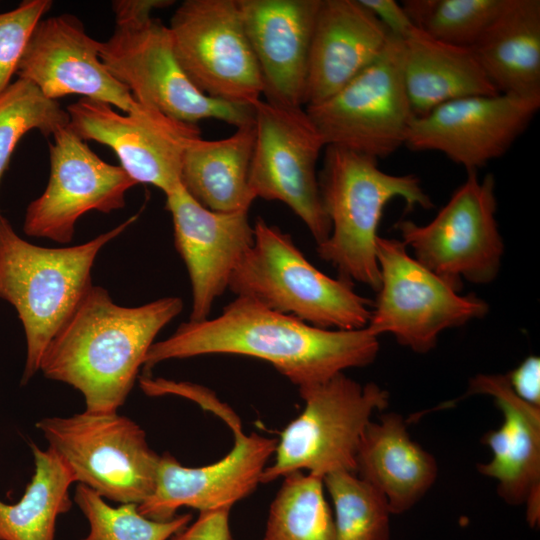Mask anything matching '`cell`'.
Returning <instances> with one entry per match:
<instances>
[{"instance_id": "26", "label": "cell", "mask_w": 540, "mask_h": 540, "mask_svg": "<svg viewBox=\"0 0 540 540\" xmlns=\"http://www.w3.org/2000/svg\"><path fill=\"white\" fill-rule=\"evenodd\" d=\"M254 143V118L227 138L195 139L183 157L182 186L209 210L248 211L256 199L249 186Z\"/></svg>"}, {"instance_id": "5", "label": "cell", "mask_w": 540, "mask_h": 540, "mask_svg": "<svg viewBox=\"0 0 540 540\" xmlns=\"http://www.w3.org/2000/svg\"><path fill=\"white\" fill-rule=\"evenodd\" d=\"M251 247L236 266L228 290L324 329L365 328L372 302L353 282L317 269L292 237L258 217Z\"/></svg>"}, {"instance_id": "27", "label": "cell", "mask_w": 540, "mask_h": 540, "mask_svg": "<svg viewBox=\"0 0 540 540\" xmlns=\"http://www.w3.org/2000/svg\"><path fill=\"white\" fill-rule=\"evenodd\" d=\"M34 473L21 499L0 500V540H55L57 518L70 511L71 470L49 447L30 444Z\"/></svg>"}, {"instance_id": "14", "label": "cell", "mask_w": 540, "mask_h": 540, "mask_svg": "<svg viewBox=\"0 0 540 540\" xmlns=\"http://www.w3.org/2000/svg\"><path fill=\"white\" fill-rule=\"evenodd\" d=\"M69 128L82 140L110 147L121 168L136 183L167 194L181 184L189 145L201 137L197 124L172 118L136 101L122 114L110 104L82 98L66 109Z\"/></svg>"}, {"instance_id": "1", "label": "cell", "mask_w": 540, "mask_h": 540, "mask_svg": "<svg viewBox=\"0 0 540 540\" xmlns=\"http://www.w3.org/2000/svg\"><path fill=\"white\" fill-rule=\"evenodd\" d=\"M378 337L368 329H324L263 304L237 296L220 315L180 324L168 338L155 341L144 372L171 360L209 354H234L268 362L298 388L324 382L350 368L371 364Z\"/></svg>"}, {"instance_id": "35", "label": "cell", "mask_w": 540, "mask_h": 540, "mask_svg": "<svg viewBox=\"0 0 540 540\" xmlns=\"http://www.w3.org/2000/svg\"><path fill=\"white\" fill-rule=\"evenodd\" d=\"M514 393L525 402L540 407V359L525 358L515 369L506 374Z\"/></svg>"}, {"instance_id": "21", "label": "cell", "mask_w": 540, "mask_h": 540, "mask_svg": "<svg viewBox=\"0 0 540 540\" xmlns=\"http://www.w3.org/2000/svg\"><path fill=\"white\" fill-rule=\"evenodd\" d=\"M238 4L262 76L265 101L303 107L320 0H238Z\"/></svg>"}, {"instance_id": "11", "label": "cell", "mask_w": 540, "mask_h": 540, "mask_svg": "<svg viewBox=\"0 0 540 540\" xmlns=\"http://www.w3.org/2000/svg\"><path fill=\"white\" fill-rule=\"evenodd\" d=\"M404 41L391 34L381 56L325 101L305 107L326 146L383 159L401 146L415 114L404 82Z\"/></svg>"}, {"instance_id": "3", "label": "cell", "mask_w": 540, "mask_h": 540, "mask_svg": "<svg viewBox=\"0 0 540 540\" xmlns=\"http://www.w3.org/2000/svg\"><path fill=\"white\" fill-rule=\"evenodd\" d=\"M138 217L76 246L47 248L20 237L0 214V298L22 323L26 358L21 384L40 370L49 343L91 288L100 250Z\"/></svg>"}, {"instance_id": "30", "label": "cell", "mask_w": 540, "mask_h": 540, "mask_svg": "<svg viewBox=\"0 0 540 540\" xmlns=\"http://www.w3.org/2000/svg\"><path fill=\"white\" fill-rule=\"evenodd\" d=\"M508 0H406L414 26L446 44L471 48Z\"/></svg>"}, {"instance_id": "4", "label": "cell", "mask_w": 540, "mask_h": 540, "mask_svg": "<svg viewBox=\"0 0 540 540\" xmlns=\"http://www.w3.org/2000/svg\"><path fill=\"white\" fill-rule=\"evenodd\" d=\"M377 159L353 150L328 145L318 176L323 209L331 231L317 245L318 256L331 264L339 277L378 290V225L387 203L402 198L409 208L433 206L418 177L382 171Z\"/></svg>"}, {"instance_id": "36", "label": "cell", "mask_w": 540, "mask_h": 540, "mask_svg": "<svg viewBox=\"0 0 540 540\" xmlns=\"http://www.w3.org/2000/svg\"><path fill=\"white\" fill-rule=\"evenodd\" d=\"M394 36L406 39L416 28L403 8L395 0H359Z\"/></svg>"}, {"instance_id": "37", "label": "cell", "mask_w": 540, "mask_h": 540, "mask_svg": "<svg viewBox=\"0 0 540 540\" xmlns=\"http://www.w3.org/2000/svg\"><path fill=\"white\" fill-rule=\"evenodd\" d=\"M174 1L169 0H114L112 9L116 25L134 24L151 18L155 9L170 6Z\"/></svg>"}, {"instance_id": "7", "label": "cell", "mask_w": 540, "mask_h": 540, "mask_svg": "<svg viewBox=\"0 0 540 540\" xmlns=\"http://www.w3.org/2000/svg\"><path fill=\"white\" fill-rule=\"evenodd\" d=\"M35 426L71 470L75 482L105 500L138 505L152 494L160 455L129 417L83 411L44 417Z\"/></svg>"}, {"instance_id": "9", "label": "cell", "mask_w": 540, "mask_h": 540, "mask_svg": "<svg viewBox=\"0 0 540 540\" xmlns=\"http://www.w3.org/2000/svg\"><path fill=\"white\" fill-rule=\"evenodd\" d=\"M99 55L135 101L172 118L191 124L217 119L236 128L254 118L253 106L208 97L191 82L176 58L168 26L159 19L116 25L100 42Z\"/></svg>"}, {"instance_id": "33", "label": "cell", "mask_w": 540, "mask_h": 540, "mask_svg": "<svg viewBox=\"0 0 540 540\" xmlns=\"http://www.w3.org/2000/svg\"><path fill=\"white\" fill-rule=\"evenodd\" d=\"M51 6L50 0H25L0 13V94L11 84L35 26Z\"/></svg>"}, {"instance_id": "25", "label": "cell", "mask_w": 540, "mask_h": 540, "mask_svg": "<svg viewBox=\"0 0 540 540\" xmlns=\"http://www.w3.org/2000/svg\"><path fill=\"white\" fill-rule=\"evenodd\" d=\"M404 41V82L415 114L464 97L496 95L470 48L438 41L419 29Z\"/></svg>"}, {"instance_id": "20", "label": "cell", "mask_w": 540, "mask_h": 540, "mask_svg": "<svg viewBox=\"0 0 540 540\" xmlns=\"http://www.w3.org/2000/svg\"><path fill=\"white\" fill-rule=\"evenodd\" d=\"M493 398L502 413V423L482 437L492 457L477 465L478 472L497 482L499 497L510 505H525L531 527L540 520V407L519 398L507 376L478 374L469 383L467 395Z\"/></svg>"}, {"instance_id": "16", "label": "cell", "mask_w": 540, "mask_h": 540, "mask_svg": "<svg viewBox=\"0 0 540 540\" xmlns=\"http://www.w3.org/2000/svg\"><path fill=\"white\" fill-rule=\"evenodd\" d=\"M540 97L476 95L444 103L411 123L405 146L436 151L467 171L502 157L527 129Z\"/></svg>"}, {"instance_id": "24", "label": "cell", "mask_w": 540, "mask_h": 540, "mask_svg": "<svg viewBox=\"0 0 540 540\" xmlns=\"http://www.w3.org/2000/svg\"><path fill=\"white\" fill-rule=\"evenodd\" d=\"M470 49L499 93L540 97L539 0H508Z\"/></svg>"}, {"instance_id": "32", "label": "cell", "mask_w": 540, "mask_h": 540, "mask_svg": "<svg viewBox=\"0 0 540 540\" xmlns=\"http://www.w3.org/2000/svg\"><path fill=\"white\" fill-rule=\"evenodd\" d=\"M73 501L89 523V532L81 540H168L192 521L190 513L156 521L141 515L137 504L113 507L82 484H77Z\"/></svg>"}, {"instance_id": "31", "label": "cell", "mask_w": 540, "mask_h": 540, "mask_svg": "<svg viewBox=\"0 0 540 540\" xmlns=\"http://www.w3.org/2000/svg\"><path fill=\"white\" fill-rule=\"evenodd\" d=\"M69 116L58 101L45 97L31 82L18 78L0 94V181L20 139L31 130L53 136Z\"/></svg>"}, {"instance_id": "6", "label": "cell", "mask_w": 540, "mask_h": 540, "mask_svg": "<svg viewBox=\"0 0 540 540\" xmlns=\"http://www.w3.org/2000/svg\"><path fill=\"white\" fill-rule=\"evenodd\" d=\"M298 391L304 409L280 433L261 483L298 471L321 478L339 471L355 473L362 434L372 414L387 407L388 391L374 382L361 384L344 372Z\"/></svg>"}, {"instance_id": "13", "label": "cell", "mask_w": 540, "mask_h": 540, "mask_svg": "<svg viewBox=\"0 0 540 540\" xmlns=\"http://www.w3.org/2000/svg\"><path fill=\"white\" fill-rule=\"evenodd\" d=\"M168 29L178 62L202 93L249 106L261 99L262 76L238 0H185Z\"/></svg>"}, {"instance_id": "15", "label": "cell", "mask_w": 540, "mask_h": 540, "mask_svg": "<svg viewBox=\"0 0 540 540\" xmlns=\"http://www.w3.org/2000/svg\"><path fill=\"white\" fill-rule=\"evenodd\" d=\"M49 158L48 184L25 212L28 236L70 243L81 216L123 208L126 193L136 185L120 165L101 159L68 125L53 135Z\"/></svg>"}, {"instance_id": "29", "label": "cell", "mask_w": 540, "mask_h": 540, "mask_svg": "<svg viewBox=\"0 0 540 540\" xmlns=\"http://www.w3.org/2000/svg\"><path fill=\"white\" fill-rule=\"evenodd\" d=\"M333 504L334 540H389L386 498L356 473L339 471L323 478Z\"/></svg>"}, {"instance_id": "12", "label": "cell", "mask_w": 540, "mask_h": 540, "mask_svg": "<svg viewBox=\"0 0 540 540\" xmlns=\"http://www.w3.org/2000/svg\"><path fill=\"white\" fill-rule=\"evenodd\" d=\"M252 106L255 143L250 189L255 198L287 205L320 245L331 231L316 173L325 141L303 107H285L262 99Z\"/></svg>"}, {"instance_id": "10", "label": "cell", "mask_w": 540, "mask_h": 540, "mask_svg": "<svg viewBox=\"0 0 540 540\" xmlns=\"http://www.w3.org/2000/svg\"><path fill=\"white\" fill-rule=\"evenodd\" d=\"M495 179L469 171L465 182L427 224L395 225L414 258L457 291L462 280L491 282L500 268L504 243L496 221Z\"/></svg>"}, {"instance_id": "34", "label": "cell", "mask_w": 540, "mask_h": 540, "mask_svg": "<svg viewBox=\"0 0 540 540\" xmlns=\"http://www.w3.org/2000/svg\"><path fill=\"white\" fill-rule=\"evenodd\" d=\"M230 507L199 512L195 521L168 540H235L230 527Z\"/></svg>"}, {"instance_id": "22", "label": "cell", "mask_w": 540, "mask_h": 540, "mask_svg": "<svg viewBox=\"0 0 540 540\" xmlns=\"http://www.w3.org/2000/svg\"><path fill=\"white\" fill-rule=\"evenodd\" d=\"M391 33L359 0H320L303 106H313L346 86L384 52Z\"/></svg>"}, {"instance_id": "2", "label": "cell", "mask_w": 540, "mask_h": 540, "mask_svg": "<svg viewBox=\"0 0 540 540\" xmlns=\"http://www.w3.org/2000/svg\"><path fill=\"white\" fill-rule=\"evenodd\" d=\"M182 310L179 297L121 306L92 285L49 343L39 371L78 390L85 411L118 412L156 336Z\"/></svg>"}, {"instance_id": "17", "label": "cell", "mask_w": 540, "mask_h": 540, "mask_svg": "<svg viewBox=\"0 0 540 540\" xmlns=\"http://www.w3.org/2000/svg\"><path fill=\"white\" fill-rule=\"evenodd\" d=\"M228 425L234 433V446L217 462L187 467L168 452L160 455L154 490L137 505L141 515L167 521L182 507L199 512L232 508L255 491L277 439L255 432L244 434L239 419Z\"/></svg>"}, {"instance_id": "23", "label": "cell", "mask_w": 540, "mask_h": 540, "mask_svg": "<svg viewBox=\"0 0 540 540\" xmlns=\"http://www.w3.org/2000/svg\"><path fill=\"white\" fill-rule=\"evenodd\" d=\"M355 473L386 498L392 514H401L433 486L438 464L411 438L404 418L389 412L366 426L356 454Z\"/></svg>"}, {"instance_id": "28", "label": "cell", "mask_w": 540, "mask_h": 540, "mask_svg": "<svg viewBox=\"0 0 540 540\" xmlns=\"http://www.w3.org/2000/svg\"><path fill=\"white\" fill-rule=\"evenodd\" d=\"M323 478L298 471L283 477L269 508L262 540H334Z\"/></svg>"}, {"instance_id": "8", "label": "cell", "mask_w": 540, "mask_h": 540, "mask_svg": "<svg viewBox=\"0 0 540 540\" xmlns=\"http://www.w3.org/2000/svg\"><path fill=\"white\" fill-rule=\"evenodd\" d=\"M380 286L371 309L368 331L391 334L416 353L432 350L439 334L484 317L488 304L462 295L413 256L401 240L378 237Z\"/></svg>"}, {"instance_id": "19", "label": "cell", "mask_w": 540, "mask_h": 540, "mask_svg": "<svg viewBox=\"0 0 540 540\" xmlns=\"http://www.w3.org/2000/svg\"><path fill=\"white\" fill-rule=\"evenodd\" d=\"M99 47L100 42L86 33L77 17L62 14L42 18L31 34L16 74L48 99L82 95L128 112L136 101L105 67Z\"/></svg>"}, {"instance_id": "18", "label": "cell", "mask_w": 540, "mask_h": 540, "mask_svg": "<svg viewBox=\"0 0 540 540\" xmlns=\"http://www.w3.org/2000/svg\"><path fill=\"white\" fill-rule=\"evenodd\" d=\"M165 209L173 223L175 248L192 289L189 321L209 318L215 301L254 238L248 211L217 212L198 203L182 185L165 194Z\"/></svg>"}]
</instances>
